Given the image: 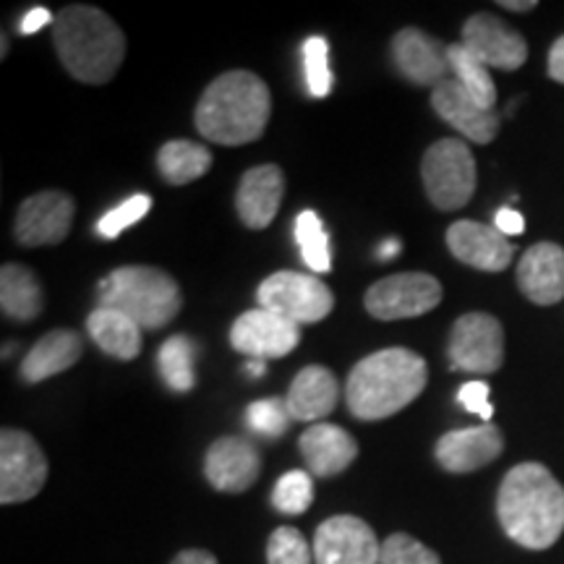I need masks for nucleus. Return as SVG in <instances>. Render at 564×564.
<instances>
[{"label":"nucleus","instance_id":"obj_18","mask_svg":"<svg viewBox=\"0 0 564 564\" xmlns=\"http://www.w3.org/2000/svg\"><path fill=\"white\" fill-rule=\"evenodd\" d=\"M447 246L457 262L484 272H502L512 264L514 246L494 225L460 220L449 225Z\"/></svg>","mask_w":564,"mask_h":564},{"label":"nucleus","instance_id":"obj_31","mask_svg":"<svg viewBox=\"0 0 564 564\" xmlns=\"http://www.w3.org/2000/svg\"><path fill=\"white\" fill-rule=\"evenodd\" d=\"M314 502V481L306 470H291L274 484L272 505L282 514H301Z\"/></svg>","mask_w":564,"mask_h":564},{"label":"nucleus","instance_id":"obj_2","mask_svg":"<svg viewBox=\"0 0 564 564\" xmlns=\"http://www.w3.org/2000/svg\"><path fill=\"white\" fill-rule=\"evenodd\" d=\"M272 116V95L262 76L228 70L209 84L196 105V129L225 147L251 144L262 137Z\"/></svg>","mask_w":564,"mask_h":564},{"label":"nucleus","instance_id":"obj_36","mask_svg":"<svg viewBox=\"0 0 564 564\" xmlns=\"http://www.w3.org/2000/svg\"><path fill=\"white\" fill-rule=\"evenodd\" d=\"M150 209H152L150 196H147V194L131 196V199H126L121 204V207L110 209L108 215H105L102 220L97 223V232H100L102 238H118L126 228L137 225Z\"/></svg>","mask_w":564,"mask_h":564},{"label":"nucleus","instance_id":"obj_38","mask_svg":"<svg viewBox=\"0 0 564 564\" xmlns=\"http://www.w3.org/2000/svg\"><path fill=\"white\" fill-rule=\"evenodd\" d=\"M494 228L502 232V236H520L525 230V220L518 209L502 207L494 217Z\"/></svg>","mask_w":564,"mask_h":564},{"label":"nucleus","instance_id":"obj_32","mask_svg":"<svg viewBox=\"0 0 564 564\" xmlns=\"http://www.w3.org/2000/svg\"><path fill=\"white\" fill-rule=\"evenodd\" d=\"M291 411H288V403L280 398H267L257 400V403L249 405L246 411V423L253 434L267 436V440H278L288 432L291 426Z\"/></svg>","mask_w":564,"mask_h":564},{"label":"nucleus","instance_id":"obj_24","mask_svg":"<svg viewBox=\"0 0 564 564\" xmlns=\"http://www.w3.org/2000/svg\"><path fill=\"white\" fill-rule=\"evenodd\" d=\"M84 345L82 337L70 329H53L45 337H40L26 352L24 364H21V377L24 382L40 384L45 379L55 377V373L68 371L70 366L82 358Z\"/></svg>","mask_w":564,"mask_h":564},{"label":"nucleus","instance_id":"obj_28","mask_svg":"<svg viewBox=\"0 0 564 564\" xmlns=\"http://www.w3.org/2000/svg\"><path fill=\"white\" fill-rule=\"evenodd\" d=\"M447 58L449 70H453V79L460 84L481 108L494 110V105H497V84L491 79V68H486L463 42H455V45L447 47Z\"/></svg>","mask_w":564,"mask_h":564},{"label":"nucleus","instance_id":"obj_29","mask_svg":"<svg viewBox=\"0 0 564 564\" xmlns=\"http://www.w3.org/2000/svg\"><path fill=\"white\" fill-rule=\"evenodd\" d=\"M196 364V343L186 335H175L171 340L162 343L158 366L165 384L171 387L173 392H188L196 382L194 373Z\"/></svg>","mask_w":564,"mask_h":564},{"label":"nucleus","instance_id":"obj_37","mask_svg":"<svg viewBox=\"0 0 564 564\" xmlns=\"http://www.w3.org/2000/svg\"><path fill=\"white\" fill-rule=\"evenodd\" d=\"M457 403H460L465 411L481 415V419L489 423L494 415V408L489 403V384L486 382H465L457 392Z\"/></svg>","mask_w":564,"mask_h":564},{"label":"nucleus","instance_id":"obj_15","mask_svg":"<svg viewBox=\"0 0 564 564\" xmlns=\"http://www.w3.org/2000/svg\"><path fill=\"white\" fill-rule=\"evenodd\" d=\"M259 474H262V455L243 436H223L212 444L204 457V476L217 491H249Z\"/></svg>","mask_w":564,"mask_h":564},{"label":"nucleus","instance_id":"obj_19","mask_svg":"<svg viewBox=\"0 0 564 564\" xmlns=\"http://www.w3.org/2000/svg\"><path fill=\"white\" fill-rule=\"evenodd\" d=\"M432 105L444 123L460 131L474 144H491L499 133L497 110H486L455 79L442 82L432 91Z\"/></svg>","mask_w":564,"mask_h":564},{"label":"nucleus","instance_id":"obj_16","mask_svg":"<svg viewBox=\"0 0 564 564\" xmlns=\"http://www.w3.org/2000/svg\"><path fill=\"white\" fill-rule=\"evenodd\" d=\"M505 436L494 423H484V426L457 429V432H447L436 442L434 457L447 474H474L486 465H491L502 455Z\"/></svg>","mask_w":564,"mask_h":564},{"label":"nucleus","instance_id":"obj_41","mask_svg":"<svg viewBox=\"0 0 564 564\" xmlns=\"http://www.w3.org/2000/svg\"><path fill=\"white\" fill-rule=\"evenodd\" d=\"M171 564H220L215 560V554L204 552V549H186V552L175 554Z\"/></svg>","mask_w":564,"mask_h":564},{"label":"nucleus","instance_id":"obj_8","mask_svg":"<svg viewBox=\"0 0 564 564\" xmlns=\"http://www.w3.org/2000/svg\"><path fill=\"white\" fill-rule=\"evenodd\" d=\"M47 470H51L47 457L32 434L3 429L0 434V502H30L45 486Z\"/></svg>","mask_w":564,"mask_h":564},{"label":"nucleus","instance_id":"obj_23","mask_svg":"<svg viewBox=\"0 0 564 564\" xmlns=\"http://www.w3.org/2000/svg\"><path fill=\"white\" fill-rule=\"evenodd\" d=\"M340 400V384L335 373L324 366H306L288 390V411L293 421H322L335 411Z\"/></svg>","mask_w":564,"mask_h":564},{"label":"nucleus","instance_id":"obj_17","mask_svg":"<svg viewBox=\"0 0 564 564\" xmlns=\"http://www.w3.org/2000/svg\"><path fill=\"white\" fill-rule=\"evenodd\" d=\"M392 61L400 74L419 87L436 89L442 82H447V74H453L447 45H442L436 37H429L426 32L415 30V26H405L394 34Z\"/></svg>","mask_w":564,"mask_h":564},{"label":"nucleus","instance_id":"obj_21","mask_svg":"<svg viewBox=\"0 0 564 564\" xmlns=\"http://www.w3.org/2000/svg\"><path fill=\"white\" fill-rule=\"evenodd\" d=\"M518 285L535 306H554L564 299V249L556 243H535L518 264Z\"/></svg>","mask_w":564,"mask_h":564},{"label":"nucleus","instance_id":"obj_27","mask_svg":"<svg viewBox=\"0 0 564 564\" xmlns=\"http://www.w3.org/2000/svg\"><path fill=\"white\" fill-rule=\"evenodd\" d=\"M158 167L162 178L171 186H186V183L209 173L212 152L204 144H196V141L175 139L167 141L158 152Z\"/></svg>","mask_w":564,"mask_h":564},{"label":"nucleus","instance_id":"obj_26","mask_svg":"<svg viewBox=\"0 0 564 564\" xmlns=\"http://www.w3.org/2000/svg\"><path fill=\"white\" fill-rule=\"evenodd\" d=\"M0 308L13 322L37 319L45 308V295L37 274L21 264H3L0 270Z\"/></svg>","mask_w":564,"mask_h":564},{"label":"nucleus","instance_id":"obj_33","mask_svg":"<svg viewBox=\"0 0 564 564\" xmlns=\"http://www.w3.org/2000/svg\"><path fill=\"white\" fill-rule=\"evenodd\" d=\"M314 549L299 528L282 525L267 541V564H312Z\"/></svg>","mask_w":564,"mask_h":564},{"label":"nucleus","instance_id":"obj_39","mask_svg":"<svg viewBox=\"0 0 564 564\" xmlns=\"http://www.w3.org/2000/svg\"><path fill=\"white\" fill-rule=\"evenodd\" d=\"M51 21L55 19L47 9H32L24 19H21V34H37L42 26L51 24Z\"/></svg>","mask_w":564,"mask_h":564},{"label":"nucleus","instance_id":"obj_35","mask_svg":"<svg viewBox=\"0 0 564 564\" xmlns=\"http://www.w3.org/2000/svg\"><path fill=\"white\" fill-rule=\"evenodd\" d=\"M379 564H442L436 552L408 533H392L382 544Z\"/></svg>","mask_w":564,"mask_h":564},{"label":"nucleus","instance_id":"obj_25","mask_svg":"<svg viewBox=\"0 0 564 564\" xmlns=\"http://www.w3.org/2000/svg\"><path fill=\"white\" fill-rule=\"evenodd\" d=\"M87 329L91 340L100 345V350L118 361H133L141 352V327L123 312L97 306L89 314Z\"/></svg>","mask_w":564,"mask_h":564},{"label":"nucleus","instance_id":"obj_7","mask_svg":"<svg viewBox=\"0 0 564 564\" xmlns=\"http://www.w3.org/2000/svg\"><path fill=\"white\" fill-rule=\"evenodd\" d=\"M259 308L293 324H316L333 314L335 295L319 278L301 272H274L257 291Z\"/></svg>","mask_w":564,"mask_h":564},{"label":"nucleus","instance_id":"obj_40","mask_svg":"<svg viewBox=\"0 0 564 564\" xmlns=\"http://www.w3.org/2000/svg\"><path fill=\"white\" fill-rule=\"evenodd\" d=\"M549 76L554 82L564 84V34L554 42L552 51H549Z\"/></svg>","mask_w":564,"mask_h":564},{"label":"nucleus","instance_id":"obj_10","mask_svg":"<svg viewBox=\"0 0 564 564\" xmlns=\"http://www.w3.org/2000/svg\"><path fill=\"white\" fill-rule=\"evenodd\" d=\"M449 366L465 373H497L505 364V329L497 316L470 312L449 335Z\"/></svg>","mask_w":564,"mask_h":564},{"label":"nucleus","instance_id":"obj_34","mask_svg":"<svg viewBox=\"0 0 564 564\" xmlns=\"http://www.w3.org/2000/svg\"><path fill=\"white\" fill-rule=\"evenodd\" d=\"M303 63H306L308 91L314 97H327L333 89V74H329V45L324 37H308L303 45Z\"/></svg>","mask_w":564,"mask_h":564},{"label":"nucleus","instance_id":"obj_14","mask_svg":"<svg viewBox=\"0 0 564 564\" xmlns=\"http://www.w3.org/2000/svg\"><path fill=\"white\" fill-rule=\"evenodd\" d=\"M463 45L486 68L518 70L528 61V42L523 34L507 26L494 13H476L463 24Z\"/></svg>","mask_w":564,"mask_h":564},{"label":"nucleus","instance_id":"obj_1","mask_svg":"<svg viewBox=\"0 0 564 564\" xmlns=\"http://www.w3.org/2000/svg\"><path fill=\"white\" fill-rule=\"evenodd\" d=\"M497 518L514 544L544 552L564 533V486L546 465H514L499 486Z\"/></svg>","mask_w":564,"mask_h":564},{"label":"nucleus","instance_id":"obj_6","mask_svg":"<svg viewBox=\"0 0 564 564\" xmlns=\"http://www.w3.org/2000/svg\"><path fill=\"white\" fill-rule=\"evenodd\" d=\"M423 188L436 209L455 212L474 199L476 160L463 139H442L423 154Z\"/></svg>","mask_w":564,"mask_h":564},{"label":"nucleus","instance_id":"obj_22","mask_svg":"<svg viewBox=\"0 0 564 564\" xmlns=\"http://www.w3.org/2000/svg\"><path fill=\"white\" fill-rule=\"evenodd\" d=\"M299 447L308 470L322 478L343 474L358 457V442L335 423H314L301 434Z\"/></svg>","mask_w":564,"mask_h":564},{"label":"nucleus","instance_id":"obj_3","mask_svg":"<svg viewBox=\"0 0 564 564\" xmlns=\"http://www.w3.org/2000/svg\"><path fill=\"white\" fill-rule=\"evenodd\" d=\"M429 382L426 361L408 348H387L366 356L350 371L345 400L361 421H382L413 403Z\"/></svg>","mask_w":564,"mask_h":564},{"label":"nucleus","instance_id":"obj_30","mask_svg":"<svg viewBox=\"0 0 564 564\" xmlns=\"http://www.w3.org/2000/svg\"><path fill=\"white\" fill-rule=\"evenodd\" d=\"M295 241L303 253V262L312 267L314 272L333 270V257H329V241L319 215L312 209L301 212L295 220Z\"/></svg>","mask_w":564,"mask_h":564},{"label":"nucleus","instance_id":"obj_44","mask_svg":"<svg viewBox=\"0 0 564 564\" xmlns=\"http://www.w3.org/2000/svg\"><path fill=\"white\" fill-rule=\"evenodd\" d=\"M246 373H249V377H253V379H259V377H264V373H267V366H264V361H249V364H246Z\"/></svg>","mask_w":564,"mask_h":564},{"label":"nucleus","instance_id":"obj_5","mask_svg":"<svg viewBox=\"0 0 564 564\" xmlns=\"http://www.w3.org/2000/svg\"><path fill=\"white\" fill-rule=\"evenodd\" d=\"M100 306L123 312L141 329H162L181 314L183 293L158 267H118L100 282Z\"/></svg>","mask_w":564,"mask_h":564},{"label":"nucleus","instance_id":"obj_4","mask_svg":"<svg viewBox=\"0 0 564 564\" xmlns=\"http://www.w3.org/2000/svg\"><path fill=\"white\" fill-rule=\"evenodd\" d=\"M53 45L63 66L84 84H108L126 58L121 26L95 6H66L53 21Z\"/></svg>","mask_w":564,"mask_h":564},{"label":"nucleus","instance_id":"obj_42","mask_svg":"<svg viewBox=\"0 0 564 564\" xmlns=\"http://www.w3.org/2000/svg\"><path fill=\"white\" fill-rule=\"evenodd\" d=\"M502 9H507V11H518V13H525V11H533L535 9V0H523V3H520V0H502Z\"/></svg>","mask_w":564,"mask_h":564},{"label":"nucleus","instance_id":"obj_9","mask_svg":"<svg viewBox=\"0 0 564 564\" xmlns=\"http://www.w3.org/2000/svg\"><path fill=\"white\" fill-rule=\"evenodd\" d=\"M366 312L373 319L398 322L434 312L442 303V282L423 272H403L377 280L366 291Z\"/></svg>","mask_w":564,"mask_h":564},{"label":"nucleus","instance_id":"obj_20","mask_svg":"<svg viewBox=\"0 0 564 564\" xmlns=\"http://www.w3.org/2000/svg\"><path fill=\"white\" fill-rule=\"evenodd\" d=\"M282 194H285V175L278 165H259L246 171L236 194L238 217L246 228H270L280 212Z\"/></svg>","mask_w":564,"mask_h":564},{"label":"nucleus","instance_id":"obj_13","mask_svg":"<svg viewBox=\"0 0 564 564\" xmlns=\"http://www.w3.org/2000/svg\"><path fill=\"white\" fill-rule=\"evenodd\" d=\"M301 343L299 324L282 319L267 308H251L241 314L230 329V345L251 361H270L295 350Z\"/></svg>","mask_w":564,"mask_h":564},{"label":"nucleus","instance_id":"obj_12","mask_svg":"<svg viewBox=\"0 0 564 564\" xmlns=\"http://www.w3.org/2000/svg\"><path fill=\"white\" fill-rule=\"evenodd\" d=\"M76 204L66 192H40L24 199L17 212V241L26 249L58 246L68 238Z\"/></svg>","mask_w":564,"mask_h":564},{"label":"nucleus","instance_id":"obj_11","mask_svg":"<svg viewBox=\"0 0 564 564\" xmlns=\"http://www.w3.org/2000/svg\"><path fill=\"white\" fill-rule=\"evenodd\" d=\"M382 544L373 528L356 514H335L316 528V564H379Z\"/></svg>","mask_w":564,"mask_h":564},{"label":"nucleus","instance_id":"obj_43","mask_svg":"<svg viewBox=\"0 0 564 564\" xmlns=\"http://www.w3.org/2000/svg\"><path fill=\"white\" fill-rule=\"evenodd\" d=\"M398 253H400V241H394V238H392V241H384L382 246H379L377 257L382 259V262H384V259H392V257H398Z\"/></svg>","mask_w":564,"mask_h":564}]
</instances>
